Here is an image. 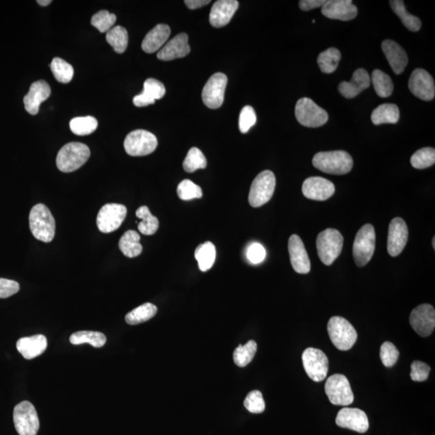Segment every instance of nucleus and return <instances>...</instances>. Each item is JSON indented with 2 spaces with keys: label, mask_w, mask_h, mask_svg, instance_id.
Here are the masks:
<instances>
[{
  "label": "nucleus",
  "mask_w": 435,
  "mask_h": 435,
  "mask_svg": "<svg viewBox=\"0 0 435 435\" xmlns=\"http://www.w3.org/2000/svg\"><path fill=\"white\" fill-rule=\"evenodd\" d=\"M29 226L31 234L40 241L49 243L55 237V220L51 211L42 203L31 208Z\"/></svg>",
  "instance_id": "f257e3e1"
},
{
  "label": "nucleus",
  "mask_w": 435,
  "mask_h": 435,
  "mask_svg": "<svg viewBox=\"0 0 435 435\" xmlns=\"http://www.w3.org/2000/svg\"><path fill=\"white\" fill-rule=\"evenodd\" d=\"M313 166L324 173L344 175L351 172L353 159L345 151L320 152L313 158Z\"/></svg>",
  "instance_id": "f03ea898"
},
{
  "label": "nucleus",
  "mask_w": 435,
  "mask_h": 435,
  "mask_svg": "<svg viewBox=\"0 0 435 435\" xmlns=\"http://www.w3.org/2000/svg\"><path fill=\"white\" fill-rule=\"evenodd\" d=\"M90 156L88 145L72 142L64 145L58 152L57 166L63 173H71L79 170L87 162Z\"/></svg>",
  "instance_id": "7ed1b4c3"
},
{
  "label": "nucleus",
  "mask_w": 435,
  "mask_h": 435,
  "mask_svg": "<svg viewBox=\"0 0 435 435\" xmlns=\"http://www.w3.org/2000/svg\"><path fill=\"white\" fill-rule=\"evenodd\" d=\"M343 246V235L337 229H326L317 237V251L321 261L326 265L333 264L341 255Z\"/></svg>",
  "instance_id": "20e7f679"
},
{
  "label": "nucleus",
  "mask_w": 435,
  "mask_h": 435,
  "mask_svg": "<svg viewBox=\"0 0 435 435\" xmlns=\"http://www.w3.org/2000/svg\"><path fill=\"white\" fill-rule=\"evenodd\" d=\"M328 330L330 341L339 350H350L357 341L356 329L342 317H332L328 321Z\"/></svg>",
  "instance_id": "39448f33"
},
{
  "label": "nucleus",
  "mask_w": 435,
  "mask_h": 435,
  "mask_svg": "<svg viewBox=\"0 0 435 435\" xmlns=\"http://www.w3.org/2000/svg\"><path fill=\"white\" fill-rule=\"evenodd\" d=\"M276 178L270 170L262 171L252 181L248 202L252 207H260L268 202L274 196Z\"/></svg>",
  "instance_id": "423d86ee"
},
{
  "label": "nucleus",
  "mask_w": 435,
  "mask_h": 435,
  "mask_svg": "<svg viewBox=\"0 0 435 435\" xmlns=\"http://www.w3.org/2000/svg\"><path fill=\"white\" fill-rule=\"evenodd\" d=\"M375 233L373 225L365 224L357 233L353 243V257L357 266L364 267L373 256Z\"/></svg>",
  "instance_id": "0eeeda50"
},
{
  "label": "nucleus",
  "mask_w": 435,
  "mask_h": 435,
  "mask_svg": "<svg viewBox=\"0 0 435 435\" xmlns=\"http://www.w3.org/2000/svg\"><path fill=\"white\" fill-rule=\"evenodd\" d=\"M295 116L299 124L307 128H319L328 121V114L324 109L309 98L299 99L295 107Z\"/></svg>",
  "instance_id": "6e6552de"
},
{
  "label": "nucleus",
  "mask_w": 435,
  "mask_h": 435,
  "mask_svg": "<svg viewBox=\"0 0 435 435\" xmlns=\"http://www.w3.org/2000/svg\"><path fill=\"white\" fill-rule=\"evenodd\" d=\"M13 421L20 435H36L40 421L35 407L28 401H22L14 408Z\"/></svg>",
  "instance_id": "1a4fd4ad"
},
{
  "label": "nucleus",
  "mask_w": 435,
  "mask_h": 435,
  "mask_svg": "<svg viewBox=\"0 0 435 435\" xmlns=\"http://www.w3.org/2000/svg\"><path fill=\"white\" fill-rule=\"evenodd\" d=\"M158 142L156 135L145 130H135L127 135L124 148L133 157L149 155L156 150Z\"/></svg>",
  "instance_id": "9d476101"
},
{
  "label": "nucleus",
  "mask_w": 435,
  "mask_h": 435,
  "mask_svg": "<svg viewBox=\"0 0 435 435\" xmlns=\"http://www.w3.org/2000/svg\"><path fill=\"white\" fill-rule=\"evenodd\" d=\"M325 392L329 401L335 406H347L354 401L351 384L342 374H334L326 380Z\"/></svg>",
  "instance_id": "9b49d317"
},
{
  "label": "nucleus",
  "mask_w": 435,
  "mask_h": 435,
  "mask_svg": "<svg viewBox=\"0 0 435 435\" xmlns=\"http://www.w3.org/2000/svg\"><path fill=\"white\" fill-rule=\"evenodd\" d=\"M302 364L308 377L315 382H323L328 375L329 360L320 349L308 347L302 354Z\"/></svg>",
  "instance_id": "f8f14e48"
},
{
  "label": "nucleus",
  "mask_w": 435,
  "mask_h": 435,
  "mask_svg": "<svg viewBox=\"0 0 435 435\" xmlns=\"http://www.w3.org/2000/svg\"><path fill=\"white\" fill-rule=\"evenodd\" d=\"M128 210L122 204L108 203L98 211L97 226L103 233L115 232L126 219Z\"/></svg>",
  "instance_id": "ddd939ff"
},
{
  "label": "nucleus",
  "mask_w": 435,
  "mask_h": 435,
  "mask_svg": "<svg viewBox=\"0 0 435 435\" xmlns=\"http://www.w3.org/2000/svg\"><path fill=\"white\" fill-rule=\"evenodd\" d=\"M228 77L222 72L213 75L204 85L202 101L207 107L218 109L223 105Z\"/></svg>",
  "instance_id": "4468645a"
},
{
  "label": "nucleus",
  "mask_w": 435,
  "mask_h": 435,
  "mask_svg": "<svg viewBox=\"0 0 435 435\" xmlns=\"http://www.w3.org/2000/svg\"><path fill=\"white\" fill-rule=\"evenodd\" d=\"M410 323L415 332L421 337L432 334L435 328V311L430 304H421L411 312Z\"/></svg>",
  "instance_id": "2eb2a0df"
},
{
  "label": "nucleus",
  "mask_w": 435,
  "mask_h": 435,
  "mask_svg": "<svg viewBox=\"0 0 435 435\" xmlns=\"http://www.w3.org/2000/svg\"><path fill=\"white\" fill-rule=\"evenodd\" d=\"M412 94L423 101H432L435 96V85L432 76L427 70L416 69L409 80Z\"/></svg>",
  "instance_id": "dca6fc26"
},
{
  "label": "nucleus",
  "mask_w": 435,
  "mask_h": 435,
  "mask_svg": "<svg viewBox=\"0 0 435 435\" xmlns=\"http://www.w3.org/2000/svg\"><path fill=\"white\" fill-rule=\"evenodd\" d=\"M335 423L339 427L354 430L358 433H365L369 429L368 416L364 411L356 408H343L339 410Z\"/></svg>",
  "instance_id": "f3484780"
},
{
  "label": "nucleus",
  "mask_w": 435,
  "mask_h": 435,
  "mask_svg": "<svg viewBox=\"0 0 435 435\" xmlns=\"http://www.w3.org/2000/svg\"><path fill=\"white\" fill-rule=\"evenodd\" d=\"M409 230L404 220L394 218L388 226V252L393 257L400 255L408 241Z\"/></svg>",
  "instance_id": "a211bd4d"
},
{
  "label": "nucleus",
  "mask_w": 435,
  "mask_h": 435,
  "mask_svg": "<svg viewBox=\"0 0 435 435\" xmlns=\"http://www.w3.org/2000/svg\"><path fill=\"white\" fill-rule=\"evenodd\" d=\"M334 192V185L332 181L321 176L308 178L302 184L303 196L311 200H328L333 196Z\"/></svg>",
  "instance_id": "6ab92c4d"
},
{
  "label": "nucleus",
  "mask_w": 435,
  "mask_h": 435,
  "mask_svg": "<svg viewBox=\"0 0 435 435\" xmlns=\"http://www.w3.org/2000/svg\"><path fill=\"white\" fill-rule=\"evenodd\" d=\"M288 248L290 262L298 274L310 273L311 265L304 243L298 235H292L289 239Z\"/></svg>",
  "instance_id": "aec40b11"
},
{
  "label": "nucleus",
  "mask_w": 435,
  "mask_h": 435,
  "mask_svg": "<svg viewBox=\"0 0 435 435\" xmlns=\"http://www.w3.org/2000/svg\"><path fill=\"white\" fill-rule=\"evenodd\" d=\"M358 9L351 0H330L321 8V14L332 20L349 21L357 16Z\"/></svg>",
  "instance_id": "412c9836"
},
{
  "label": "nucleus",
  "mask_w": 435,
  "mask_h": 435,
  "mask_svg": "<svg viewBox=\"0 0 435 435\" xmlns=\"http://www.w3.org/2000/svg\"><path fill=\"white\" fill-rule=\"evenodd\" d=\"M51 89L47 81L40 80L31 85L28 94L24 98L25 110L31 115L39 112L40 104L51 96Z\"/></svg>",
  "instance_id": "4be33fe9"
},
{
  "label": "nucleus",
  "mask_w": 435,
  "mask_h": 435,
  "mask_svg": "<svg viewBox=\"0 0 435 435\" xmlns=\"http://www.w3.org/2000/svg\"><path fill=\"white\" fill-rule=\"evenodd\" d=\"M187 34L176 35L160 49L157 53V58L161 61L169 62L187 56L190 52Z\"/></svg>",
  "instance_id": "5701e85b"
},
{
  "label": "nucleus",
  "mask_w": 435,
  "mask_h": 435,
  "mask_svg": "<svg viewBox=\"0 0 435 435\" xmlns=\"http://www.w3.org/2000/svg\"><path fill=\"white\" fill-rule=\"evenodd\" d=\"M237 0H219L214 3L210 13V23L215 28H222L228 24L237 11Z\"/></svg>",
  "instance_id": "b1692460"
},
{
  "label": "nucleus",
  "mask_w": 435,
  "mask_h": 435,
  "mask_svg": "<svg viewBox=\"0 0 435 435\" xmlns=\"http://www.w3.org/2000/svg\"><path fill=\"white\" fill-rule=\"evenodd\" d=\"M371 85V79L368 71L365 69L356 70L350 81H342L339 85V92L346 98H353L359 95L362 90L368 89Z\"/></svg>",
  "instance_id": "393cba45"
},
{
  "label": "nucleus",
  "mask_w": 435,
  "mask_h": 435,
  "mask_svg": "<svg viewBox=\"0 0 435 435\" xmlns=\"http://www.w3.org/2000/svg\"><path fill=\"white\" fill-rule=\"evenodd\" d=\"M382 48L393 71L397 75L402 74L408 65V61H409L404 49L391 40H384Z\"/></svg>",
  "instance_id": "a878e982"
},
{
  "label": "nucleus",
  "mask_w": 435,
  "mask_h": 435,
  "mask_svg": "<svg viewBox=\"0 0 435 435\" xmlns=\"http://www.w3.org/2000/svg\"><path fill=\"white\" fill-rule=\"evenodd\" d=\"M165 94L164 84L157 79H148L144 81L143 92L134 97L133 103L135 107H147L164 97Z\"/></svg>",
  "instance_id": "bb28decb"
},
{
  "label": "nucleus",
  "mask_w": 435,
  "mask_h": 435,
  "mask_svg": "<svg viewBox=\"0 0 435 435\" xmlns=\"http://www.w3.org/2000/svg\"><path fill=\"white\" fill-rule=\"evenodd\" d=\"M47 339L43 334L21 338L16 343L18 352L26 360H33L34 358L42 355L47 350Z\"/></svg>",
  "instance_id": "cd10ccee"
},
{
  "label": "nucleus",
  "mask_w": 435,
  "mask_h": 435,
  "mask_svg": "<svg viewBox=\"0 0 435 435\" xmlns=\"http://www.w3.org/2000/svg\"><path fill=\"white\" fill-rule=\"evenodd\" d=\"M170 33L169 25H157L145 36L142 44L143 51L147 53H153L159 51L169 39Z\"/></svg>",
  "instance_id": "c85d7f7f"
},
{
  "label": "nucleus",
  "mask_w": 435,
  "mask_h": 435,
  "mask_svg": "<svg viewBox=\"0 0 435 435\" xmlns=\"http://www.w3.org/2000/svg\"><path fill=\"white\" fill-rule=\"evenodd\" d=\"M375 125L397 124L400 119V111L395 104L384 103L374 109L371 116Z\"/></svg>",
  "instance_id": "c756f323"
},
{
  "label": "nucleus",
  "mask_w": 435,
  "mask_h": 435,
  "mask_svg": "<svg viewBox=\"0 0 435 435\" xmlns=\"http://www.w3.org/2000/svg\"><path fill=\"white\" fill-rule=\"evenodd\" d=\"M140 235L135 230H129L121 237L119 248L122 253L127 257H137L142 254L143 247L140 243Z\"/></svg>",
  "instance_id": "7c9ffc66"
},
{
  "label": "nucleus",
  "mask_w": 435,
  "mask_h": 435,
  "mask_svg": "<svg viewBox=\"0 0 435 435\" xmlns=\"http://www.w3.org/2000/svg\"><path fill=\"white\" fill-rule=\"evenodd\" d=\"M199 269L202 272L210 270L215 264L216 249L211 242H205L199 246L194 253Z\"/></svg>",
  "instance_id": "2f4dec72"
},
{
  "label": "nucleus",
  "mask_w": 435,
  "mask_h": 435,
  "mask_svg": "<svg viewBox=\"0 0 435 435\" xmlns=\"http://www.w3.org/2000/svg\"><path fill=\"white\" fill-rule=\"evenodd\" d=\"M391 3L393 11L400 18L408 29L411 31H418L421 27V22L419 17L411 15L408 12L405 7L404 1L402 0H392Z\"/></svg>",
  "instance_id": "473e14b6"
},
{
  "label": "nucleus",
  "mask_w": 435,
  "mask_h": 435,
  "mask_svg": "<svg viewBox=\"0 0 435 435\" xmlns=\"http://www.w3.org/2000/svg\"><path fill=\"white\" fill-rule=\"evenodd\" d=\"M135 215L138 219L142 220L138 224L140 233L145 235H152L157 232L158 228H159V220L151 214L148 207H140L135 212Z\"/></svg>",
  "instance_id": "72a5a7b5"
},
{
  "label": "nucleus",
  "mask_w": 435,
  "mask_h": 435,
  "mask_svg": "<svg viewBox=\"0 0 435 435\" xmlns=\"http://www.w3.org/2000/svg\"><path fill=\"white\" fill-rule=\"evenodd\" d=\"M157 312V307L152 303L144 304L135 308L125 317L126 323L130 325H137L144 323L153 318Z\"/></svg>",
  "instance_id": "f704fd0d"
},
{
  "label": "nucleus",
  "mask_w": 435,
  "mask_h": 435,
  "mask_svg": "<svg viewBox=\"0 0 435 435\" xmlns=\"http://www.w3.org/2000/svg\"><path fill=\"white\" fill-rule=\"evenodd\" d=\"M371 81H373L375 93L380 98H388L393 92V80L388 75L380 70H375L371 74Z\"/></svg>",
  "instance_id": "c9c22d12"
},
{
  "label": "nucleus",
  "mask_w": 435,
  "mask_h": 435,
  "mask_svg": "<svg viewBox=\"0 0 435 435\" xmlns=\"http://www.w3.org/2000/svg\"><path fill=\"white\" fill-rule=\"evenodd\" d=\"M341 53L339 49L330 48L321 53L318 57V64L324 74H332L337 70L339 62L341 60Z\"/></svg>",
  "instance_id": "e433bc0d"
},
{
  "label": "nucleus",
  "mask_w": 435,
  "mask_h": 435,
  "mask_svg": "<svg viewBox=\"0 0 435 435\" xmlns=\"http://www.w3.org/2000/svg\"><path fill=\"white\" fill-rule=\"evenodd\" d=\"M106 40L117 53L125 52L129 44L128 31L122 26H116L107 31Z\"/></svg>",
  "instance_id": "4c0bfd02"
},
{
  "label": "nucleus",
  "mask_w": 435,
  "mask_h": 435,
  "mask_svg": "<svg viewBox=\"0 0 435 435\" xmlns=\"http://www.w3.org/2000/svg\"><path fill=\"white\" fill-rule=\"evenodd\" d=\"M70 341L74 345L90 343V345L99 348L105 345L107 338L103 333L97 332H79L71 334Z\"/></svg>",
  "instance_id": "58836bf2"
},
{
  "label": "nucleus",
  "mask_w": 435,
  "mask_h": 435,
  "mask_svg": "<svg viewBox=\"0 0 435 435\" xmlns=\"http://www.w3.org/2000/svg\"><path fill=\"white\" fill-rule=\"evenodd\" d=\"M49 66L51 68L54 78L59 83H69L74 77V68L60 57L53 58Z\"/></svg>",
  "instance_id": "ea45409f"
},
{
  "label": "nucleus",
  "mask_w": 435,
  "mask_h": 435,
  "mask_svg": "<svg viewBox=\"0 0 435 435\" xmlns=\"http://www.w3.org/2000/svg\"><path fill=\"white\" fill-rule=\"evenodd\" d=\"M70 128L77 135H87L97 129L98 121L93 116L77 117L71 120Z\"/></svg>",
  "instance_id": "a19ab883"
},
{
  "label": "nucleus",
  "mask_w": 435,
  "mask_h": 435,
  "mask_svg": "<svg viewBox=\"0 0 435 435\" xmlns=\"http://www.w3.org/2000/svg\"><path fill=\"white\" fill-rule=\"evenodd\" d=\"M257 351V344L254 341H248L246 345L239 344L234 352L235 364L239 367H246L250 364Z\"/></svg>",
  "instance_id": "79ce46f5"
},
{
  "label": "nucleus",
  "mask_w": 435,
  "mask_h": 435,
  "mask_svg": "<svg viewBox=\"0 0 435 435\" xmlns=\"http://www.w3.org/2000/svg\"><path fill=\"white\" fill-rule=\"evenodd\" d=\"M207 162L205 156L200 149L194 147L190 148L187 156L183 161V169L187 173H194L198 170L205 169Z\"/></svg>",
  "instance_id": "37998d69"
},
{
  "label": "nucleus",
  "mask_w": 435,
  "mask_h": 435,
  "mask_svg": "<svg viewBox=\"0 0 435 435\" xmlns=\"http://www.w3.org/2000/svg\"><path fill=\"white\" fill-rule=\"evenodd\" d=\"M411 165L417 170L427 169L434 165L435 150L434 148H423L417 151L410 159Z\"/></svg>",
  "instance_id": "c03bdc74"
},
{
  "label": "nucleus",
  "mask_w": 435,
  "mask_h": 435,
  "mask_svg": "<svg viewBox=\"0 0 435 435\" xmlns=\"http://www.w3.org/2000/svg\"><path fill=\"white\" fill-rule=\"evenodd\" d=\"M179 197L181 200L189 201L194 198H200L202 196V190L200 187L194 183L192 181L185 179L181 181L179 185L178 189Z\"/></svg>",
  "instance_id": "a18cd8bd"
},
{
  "label": "nucleus",
  "mask_w": 435,
  "mask_h": 435,
  "mask_svg": "<svg viewBox=\"0 0 435 435\" xmlns=\"http://www.w3.org/2000/svg\"><path fill=\"white\" fill-rule=\"evenodd\" d=\"M116 21V16L106 10L96 13L92 16V25L101 33H107L114 26Z\"/></svg>",
  "instance_id": "49530a36"
},
{
  "label": "nucleus",
  "mask_w": 435,
  "mask_h": 435,
  "mask_svg": "<svg viewBox=\"0 0 435 435\" xmlns=\"http://www.w3.org/2000/svg\"><path fill=\"white\" fill-rule=\"evenodd\" d=\"M246 409L252 414H261L265 410V402L262 393L254 391L248 394L243 402Z\"/></svg>",
  "instance_id": "de8ad7c7"
},
{
  "label": "nucleus",
  "mask_w": 435,
  "mask_h": 435,
  "mask_svg": "<svg viewBox=\"0 0 435 435\" xmlns=\"http://www.w3.org/2000/svg\"><path fill=\"white\" fill-rule=\"evenodd\" d=\"M399 356H400V352L396 346L391 342H384L380 347V360H382L383 365L388 368H391L396 364Z\"/></svg>",
  "instance_id": "09e8293b"
},
{
  "label": "nucleus",
  "mask_w": 435,
  "mask_h": 435,
  "mask_svg": "<svg viewBox=\"0 0 435 435\" xmlns=\"http://www.w3.org/2000/svg\"><path fill=\"white\" fill-rule=\"evenodd\" d=\"M256 123V111L251 106L243 107L239 117V129L241 133H247Z\"/></svg>",
  "instance_id": "8fccbe9b"
},
{
  "label": "nucleus",
  "mask_w": 435,
  "mask_h": 435,
  "mask_svg": "<svg viewBox=\"0 0 435 435\" xmlns=\"http://www.w3.org/2000/svg\"><path fill=\"white\" fill-rule=\"evenodd\" d=\"M430 367L425 362L416 360L412 362L410 378L414 382H423L428 379Z\"/></svg>",
  "instance_id": "3c124183"
},
{
  "label": "nucleus",
  "mask_w": 435,
  "mask_h": 435,
  "mask_svg": "<svg viewBox=\"0 0 435 435\" xmlns=\"http://www.w3.org/2000/svg\"><path fill=\"white\" fill-rule=\"evenodd\" d=\"M266 256V251L264 247L259 243H253L248 247L247 257L249 261L254 265L260 264L264 261Z\"/></svg>",
  "instance_id": "603ef678"
},
{
  "label": "nucleus",
  "mask_w": 435,
  "mask_h": 435,
  "mask_svg": "<svg viewBox=\"0 0 435 435\" xmlns=\"http://www.w3.org/2000/svg\"><path fill=\"white\" fill-rule=\"evenodd\" d=\"M20 285L15 280L0 278V298H8L19 292Z\"/></svg>",
  "instance_id": "864d4df0"
},
{
  "label": "nucleus",
  "mask_w": 435,
  "mask_h": 435,
  "mask_svg": "<svg viewBox=\"0 0 435 435\" xmlns=\"http://www.w3.org/2000/svg\"><path fill=\"white\" fill-rule=\"evenodd\" d=\"M325 3L324 0H301V1H299V7L302 11H310L315 8L323 7Z\"/></svg>",
  "instance_id": "5fc2aeb1"
},
{
  "label": "nucleus",
  "mask_w": 435,
  "mask_h": 435,
  "mask_svg": "<svg viewBox=\"0 0 435 435\" xmlns=\"http://www.w3.org/2000/svg\"><path fill=\"white\" fill-rule=\"evenodd\" d=\"M210 3V0H187L185 1V5L192 10L206 6Z\"/></svg>",
  "instance_id": "6e6d98bb"
},
{
  "label": "nucleus",
  "mask_w": 435,
  "mask_h": 435,
  "mask_svg": "<svg viewBox=\"0 0 435 435\" xmlns=\"http://www.w3.org/2000/svg\"><path fill=\"white\" fill-rule=\"evenodd\" d=\"M36 3H38L40 6L45 7L49 5V4L52 3V1L51 0H38Z\"/></svg>",
  "instance_id": "4d7b16f0"
},
{
  "label": "nucleus",
  "mask_w": 435,
  "mask_h": 435,
  "mask_svg": "<svg viewBox=\"0 0 435 435\" xmlns=\"http://www.w3.org/2000/svg\"><path fill=\"white\" fill-rule=\"evenodd\" d=\"M432 243H433V248L434 249L435 248V237L433 238Z\"/></svg>",
  "instance_id": "13d9d810"
}]
</instances>
